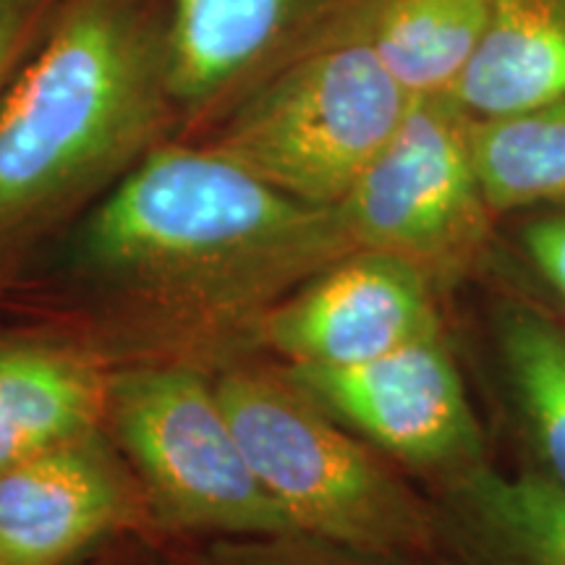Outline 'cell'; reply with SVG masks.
I'll list each match as a JSON object with an SVG mask.
<instances>
[{
    "label": "cell",
    "mask_w": 565,
    "mask_h": 565,
    "mask_svg": "<svg viewBox=\"0 0 565 565\" xmlns=\"http://www.w3.org/2000/svg\"><path fill=\"white\" fill-rule=\"evenodd\" d=\"M351 254L335 207H315L196 139H166L84 215L76 259L162 322L263 320Z\"/></svg>",
    "instance_id": "cell-1"
},
{
    "label": "cell",
    "mask_w": 565,
    "mask_h": 565,
    "mask_svg": "<svg viewBox=\"0 0 565 565\" xmlns=\"http://www.w3.org/2000/svg\"><path fill=\"white\" fill-rule=\"evenodd\" d=\"M173 137L166 0H55L0 95V263Z\"/></svg>",
    "instance_id": "cell-2"
},
{
    "label": "cell",
    "mask_w": 565,
    "mask_h": 565,
    "mask_svg": "<svg viewBox=\"0 0 565 565\" xmlns=\"http://www.w3.org/2000/svg\"><path fill=\"white\" fill-rule=\"evenodd\" d=\"M374 3L275 68L189 139L294 200L341 204L412 103L372 45Z\"/></svg>",
    "instance_id": "cell-3"
},
{
    "label": "cell",
    "mask_w": 565,
    "mask_h": 565,
    "mask_svg": "<svg viewBox=\"0 0 565 565\" xmlns=\"http://www.w3.org/2000/svg\"><path fill=\"white\" fill-rule=\"evenodd\" d=\"M215 393L254 477L296 532L372 555L427 536L412 494L286 377L231 370Z\"/></svg>",
    "instance_id": "cell-4"
},
{
    "label": "cell",
    "mask_w": 565,
    "mask_h": 565,
    "mask_svg": "<svg viewBox=\"0 0 565 565\" xmlns=\"http://www.w3.org/2000/svg\"><path fill=\"white\" fill-rule=\"evenodd\" d=\"M108 422L166 524L189 532L299 534L246 461L215 383L179 364L113 372Z\"/></svg>",
    "instance_id": "cell-5"
},
{
    "label": "cell",
    "mask_w": 565,
    "mask_h": 565,
    "mask_svg": "<svg viewBox=\"0 0 565 565\" xmlns=\"http://www.w3.org/2000/svg\"><path fill=\"white\" fill-rule=\"evenodd\" d=\"M335 215L351 252L391 254L427 278L461 273L492 212L471 160V118L454 97H412Z\"/></svg>",
    "instance_id": "cell-6"
},
{
    "label": "cell",
    "mask_w": 565,
    "mask_h": 565,
    "mask_svg": "<svg viewBox=\"0 0 565 565\" xmlns=\"http://www.w3.org/2000/svg\"><path fill=\"white\" fill-rule=\"evenodd\" d=\"M282 377L401 461L461 475L482 456L479 422L440 330L372 362L288 366Z\"/></svg>",
    "instance_id": "cell-7"
},
{
    "label": "cell",
    "mask_w": 565,
    "mask_h": 565,
    "mask_svg": "<svg viewBox=\"0 0 565 565\" xmlns=\"http://www.w3.org/2000/svg\"><path fill=\"white\" fill-rule=\"evenodd\" d=\"M372 0H166L179 139L207 129L275 68L349 24Z\"/></svg>",
    "instance_id": "cell-8"
},
{
    "label": "cell",
    "mask_w": 565,
    "mask_h": 565,
    "mask_svg": "<svg viewBox=\"0 0 565 565\" xmlns=\"http://www.w3.org/2000/svg\"><path fill=\"white\" fill-rule=\"evenodd\" d=\"M440 330L429 278L377 252H351L312 275L257 322L288 366H356Z\"/></svg>",
    "instance_id": "cell-9"
},
{
    "label": "cell",
    "mask_w": 565,
    "mask_h": 565,
    "mask_svg": "<svg viewBox=\"0 0 565 565\" xmlns=\"http://www.w3.org/2000/svg\"><path fill=\"white\" fill-rule=\"evenodd\" d=\"M139 511L103 429L61 443L0 475V565H71Z\"/></svg>",
    "instance_id": "cell-10"
},
{
    "label": "cell",
    "mask_w": 565,
    "mask_h": 565,
    "mask_svg": "<svg viewBox=\"0 0 565 565\" xmlns=\"http://www.w3.org/2000/svg\"><path fill=\"white\" fill-rule=\"evenodd\" d=\"M110 372L79 345L0 341V475L108 422Z\"/></svg>",
    "instance_id": "cell-11"
},
{
    "label": "cell",
    "mask_w": 565,
    "mask_h": 565,
    "mask_svg": "<svg viewBox=\"0 0 565 565\" xmlns=\"http://www.w3.org/2000/svg\"><path fill=\"white\" fill-rule=\"evenodd\" d=\"M448 95L475 121L565 97V0H492L482 40Z\"/></svg>",
    "instance_id": "cell-12"
},
{
    "label": "cell",
    "mask_w": 565,
    "mask_h": 565,
    "mask_svg": "<svg viewBox=\"0 0 565 565\" xmlns=\"http://www.w3.org/2000/svg\"><path fill=\"white\" fill-rule=\"evenodd\" d=\"M454 487L450 529L463 565H565V490L547 475L477 463Z\"/></svg>",
    "instance_id": "cell-13"
},
{
    "label": "cell",
    "mask_w": 565,
    "mask_h": 565,
    "mask_svg": "<svg viewBox=\"0 0 565 565\" xmlns=\"http://www.w3.org/2000/svg\"><path fill=\"white\" fill-rule=\"evenodd\" d=\"M492 0H377L372 45L412 97L448 95L475 55Z\"/></svg>",
    "instance_id": "cell-14"
},
{
    "label": "cell",
    "mask_w": 565,
    "mask_h": 565,
    "mask_svg": "<svg viewBox=\"0 0 565 565\" xmlns=\"http://www.w3.org/2000/svg\"><path fill=\"white\" fill-rule=\"evenodd\" d=\"M471 160L490 212L565 202V97L505 118H471Z\"/></svg>",
    "instance_id": "cell-15"
},
{
    "label": "cell",
    "mask_w": 565,
    "mask_h": 565,
    "mask_svg": "<svg viewBox=\"0 0 565 565\" xmlns=\"http://www.w3.org/2000/svg\"><path fill=\"white\" fill-rule=\"evenodd\" d=\"M505 377L545 475L565 490V328L532 307L500 322Z\"/></svg>",
    "instance_id": "cell-16"
},
{
    "label": "cell",
    "mask_w": 565,
    "mask_h": 565,
    "mask_svg": "<svg viewBox=\"0 0 565 565\" xmlns=\"http://www.w3.org/2000/svg\"><path fill=\"white\" fill-rule=\"evenodd\" d=\"M55 0H0V95L30 53Z\"/></svg>",
    "instance_id": "cell-17"
},
{
    "label": "cell",
    "mask_w": 565,
    "mask_h": 565,
    "mask_svg": "<svg viewBox=\"0 0 565 565\" xmlns=\"http://www.w3.org/2000/svg\"><path fill=\"white\" fill-rule=\"evenodd\" d=\"M532 263L565 299V217H550L529 225L524 233Z\"/></svg>",
    "instance_id": "cell-18"
},
{
    "label": "cell",
    "mask_w": 565,
    "mask_h": 565,
    "mask_svg": "<svg viewBox=\"0 0 565 565\" xmlns=\"http://www.w3.org/2000/svg\"><path fill=\"white\" fill-rule=\"evenodd\" d=\"M242 565H303V563H275V561H254V563H242Z\"/></svg>",
    "instance_id": "cell-19"
},
{
    "label": "cell",
    "mask_w": 565,
    "mask_h": 565,
    "mask_svg": "<svg viewBox=\"0 0 565 565\" xmlns=\"http://www.w3.org/2000/svg\"><path fill=\"white\" fill-rule=\"evenodd\" d=\"M100 565H113V563H100Z\"/></svg>",
    "instance_id": "cell-20"
}]
</instances>
